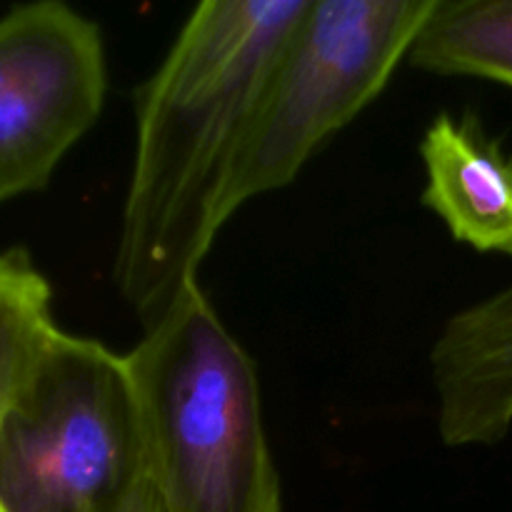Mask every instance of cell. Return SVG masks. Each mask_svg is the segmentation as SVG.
<instances>
[{
	"instance_id": "277c9868",
	"label": "cell",
	"mask_w": 512,
	"mask_h": 512,
	"mask_svg": "<svg viewBox=\"0 0 512 512\" xmlns=\"http://www.w3.org/2000/svg\"><path fill=\"white\" fill-rule=\"evenodd\" d=\"M435 0H310L260 90L225 210L285 188L408 60Z\"/></svg>"
},
{
	"instance_id": "52a82bcc",
	"label": "cell",
	"mask_w": 512,
	"mask_h": 512,
	"mask_svg": "<svg viewBox=\"0 0 512 512\" xmlns=\"http://www.w3.org/2000/svg\"><path fill=\"white\" fill-rule=\"evenodd\" d=\"M423 205L458 243L512 255V158L473 120L440 113L420 140Z\"/></svg>"
},
{
	"instance_id": "9c48e42d",
	"label": "cell",
	"mask_w": 512,
	"mask_h": 512,
	"mask_svg": "<svg viewBox=\"0 0 512 512\" xmlns=\"http://www.w3.org/2000/svg\"><path fill=\"white\" fill-rule=\"evenodd\" d=\"M53 290L23 248L0 253V425L33 380L60 328Z\"/></svg>"
},
{
	"instance_id": "6da1fadb",
	"label": "cell",
	"mask_w": 512,
	"mask_h": 512,
	"mask_svg": "<svg viewBox=\"0 0 512 512\" xmlns=\"http://www.w3.org/2000/svg\"><path fill=\"white\" fill-rule=\"evenodd\" d=\"M308 3L205 0L143 88L115 255L143 328L198 285L260 90Z\"/></svg>"
},
{
	"instance_id": "7a4b0ae2",
	"label": "cell",
	"mask_w": 512,
	"mask_h": 512,
	"mask_svg": "<svg viewBox=\"0 0 512 512\" xmlns=\"http://www.w3.org/2000/svg\"><path fill=\"white\" fill-rule=\"evenodd\" d=\"M125 363L163 512H283L253 360L200 283Z\"/></svg>"
},
{
	"instance_id": "ba28073f",
	"label": "cell",
	"mask_w": 512,
	"mask_h": 512,
	"mask_svg": "<svg viewBox=\"0 0 512 512\" xmlns=\"http://www.w3.org/2000/svg\"><path fill=\"white\" fill-rule=\"evenodd\" d=\"M410 65L512 88V0H435Z\"/></svg>"
},
{
	"instance_id": "3957f363",
	"label": "cell",
	"mask_w": 512,
	"mask_h": 512,
	"mask_svg": "<svg viewBox=\"0 0 512 512\" xmlns=\"http://www.w3.org/2000/svg\"><path fill=\"white\" fill-rule=\"evenodd\" d=\"M145 478L125 355L60 330L0 425V512H115Z\"/></svg>"
},
{
	"instance_id": "8992f818",
	"label": "cell",
	"mask_w": 512,
	"mask_h": 512,
	"mask_svg": "<svg viewBox=\"0 0 512 512\" xmlns=\"http://www.w3.org/2000/svg\"><path fill=\"white\" fill-rule=\"evenodd\" d=\"M438 433L448 448H488L512 430V283L458 310L430 353Z\"/></svg>"
},
{
	"instance_id": "30bf717a",
	"label": "cell",
	"mask_w": 512,
	"mask_h": 512,
	"mask_svg": "<svg viewBox=\"0 0 512 512\" xmlns=\"http://www.w3.org/2000/svg\"><path fill=\"white\" fill-rule=\"evenodd\" d=\"M115 512H163V508H160V500L158 495H155L153 485L145 478Z\"/></svg>"
},
{
	"instance_id": "5b68a950",
	"label": "cell",
	"mask_w": 512,
	"mask_h": 512,
	"mask_svg": "<svg viewBox=\"0 0 512 512\" xmlns=\"http://www.w3.org/2000/svg\"><path fill=\"white\" fill-rule=\"evenodd\" d=\"M105 90L103 35L83 13L40 0L0 18V205L50 183Z\"/></svg>"
}]
</instances>
